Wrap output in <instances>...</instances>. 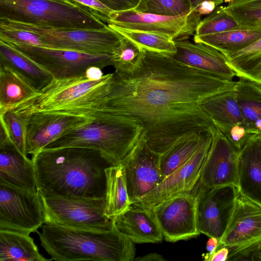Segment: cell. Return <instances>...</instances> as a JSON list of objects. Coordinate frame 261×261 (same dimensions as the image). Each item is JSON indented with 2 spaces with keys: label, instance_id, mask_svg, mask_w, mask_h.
Returning <instances> with one entry per match:
<instances>
[{
  "label": "cell",
  "instance_id": "cell-47",
  "mask_svg": "<svg viewBox=\"0 0 261 261\" xmlns=\"http://www.w3.org/2000/svg\"><path fill=\"white\" fill-rule=\"evenodd\" d=\"M238 1V0H224V1H225V2H227V3H231V2H234V1Z\"/></svg>",
  "mask_w": 261,
  "mask_h": 261
},
{
  "label": "cell",
  "instance_id": "cell-30",
  "mask_svg": "<svg viewBox=\"0 0 261 261\" xmlns=\"http://www.w3.org/2000/svg\"><path fill=\"white\" fill-rule=\"evenodd\" d=\"M106 195L104 215L113 219L132 204L128 197L123 165H112L105 170Z\"/></svg>",
  "mask_w": 261,
  "mask_h": 261
},
{
  "label": "cell",
  "instance_id": "cell-32",
  "mask_svg": "<svg viewBox=\"0 0 261 261\" xmlns=\"http://www.w3.org/2000/svg\"><path fill=\"white\" fill-rule=\"evenodd\" d=\"M225 55L236 76L261 83V38L240 50Z\"/></svg>",
  "mask_w": 261,
  "mask_h": 261
},
{
  "label": "cell",
  "instance_id": "cell-28",
  "mask_svg": "<svg viewBox=\"0 0 261 261\" xmlns=\"http://www.w3.org/2000/svg\"><path fill=\"white\" fill-rule=\"evenodd\" d=\"M35 99H30L0 112L1 124L5 127L12 143L26 157L27 130L31 117L35 111Z\"/></svg>",
  "mask_w": 261,
  "mask_h": 261
},
{
  "label": "cell",
  "instance_id": "cell-43",
  "mask_svg": "<svg viewBox=\"0 0 261 261\" xmlns=\"http://www.w3.org/2000/svg\"><path fill=\"white\" fill-rule=\"evenodd\" d=\"M133 260L138 261H163L165 260L161 255L159 254L156 253H151L147 254L143 256H140L137 258H135Z\"/></svg>",
  "mask_w": 261,
  "mask_h": 261
},
{
  "label": "cell",
  "instance_id": "cell-37",
  "mask_svg": "<svg viewBox=\"0 0 261 261\" xmlns=\"http://www.w3.org/2000/svg\"><path fill=\"white\" fill-rule=\"evenodd\" d=\"M142 50L133 42L123 37L120 45L113 54V66L115 71L130 69L137 62Z\"/></svg>",
  "mask_w": 261,
  "mask_h": 261
},
{
  "label": "cell",
  "instance_id": "cell-21",
  "mask_svg": "<svg viewBox=\"0 0 261 261\" xmlns=\"http://www.w3.org/2000/svg\"><path fill=\"white\" fill-rule=\"evenodd\" d=\"M112 221L114 226L134 243H155L163 239L152 209L132 204Z\"/></svg>",
  "mask_w": 261,
  "mask_h": 261
},
{
  "label": "cell",
  "instance_id": "cell-11",
  "mask_svg": "<svg viewBox=\"0 0 261 261\" xmlns=\"http://www.w3.org/2000/svg\"><path fill=\"white\" fill-rule=\"evenodd\" d=\"M201 16L194 10L176 16L143 13L134 9L112 11L108 24L133 31L167 36L174 41L188 39L194 35Z\"/></svg>",
  "mask_w": 261,
  "mask_h": 261
},
{
  "label": "cell",
  "instance_id": "cell-38",
  "mask_svg": "<svg viewBox=\"0 0 261 261\" xmlns=\"http://www.w3.org/2000/svg\"><path fill=\"white\" fill-rule=\"evenodd\" d=\"M0 40L10 43L46 47L37 34L21 29L0 27Z\"/></svg>",
  "mask_w": 261,
  "mask_h": 261
},
{
  "label": "cell",
  "instance_id": "cell-18",
  "mask_svg": "<svg viewBox=\"0 0 261 261\" xmlns=\"http://www.w3.org/2000/svg\"><path fill=\"white\" fill-rule=\"evenodd\" d=\"M111 73L101 78L85 75L70 79L56 80L42 90L35 99V111L54 112L74 103L87 95L102 84Z\"/></svg>",
  "mask_w": 261,
  "mask_h": 261
},
{
  "label": "cell",
  "instance_id": "cell-22",
  "mask_svg": "<svg viewBox=\"0 0 261 261\" xmlns=\"http://www.w3.org/2000/svg\"><path fill=\"white\" fill-rule=\"evenodd\" d=\"M260 139L250 140L240 151L238 182L240 192L261 206Z\"/></svg>",
  "mask_w": 261,
  "mask_h": 261
},
{
  "label": "cell",
  "instance_id": "cell-8",
  "mask_svg": "<svg viewBox=\"0 0 261 261\" xmlns=\"http://www.w3.org/2000/svg\"><path fill=\"white\" fill-rule=\"evenodd\" d=\"M261 244V206L238 188L234 206L217 249L226 247L227 260H249ZM216 249V250H217Z\"/></svg>",
  "mask_w": 261,
  "mask_h": 261
},
{
  "label": "cell",
  "instance_id": "cell-13",
  "mask_svg": "<svg viewBox=\"0 0 261 261\" xmlns=\"http://www.w3.org/2000/svg\"><path fill=\"white\" fill-rule=\"evenodd\" d=\"M151 209L167 241L188 240L200 234L197 226L195 187L190 191L166 199Z\"/></svg>",
  "mask_w": 261,
  "mask_h": 261
},
{
  "label": "cell",
  "instance_id": "cell-44",
  "mask_svg": "<svg viewBox=\"0 0 261 261\" xmlns=\"http://www.w3.org/2000/svg\"><path fill=\"white\" fill-rule=\"evenodd\" d=\"M207 2H214L219 6L223 3L224 0H189L191 10H196L202 3Z\"/></svg>",
  "mask_w": 261,
  "mask_h": 261
},
{
  "label": "cell",
  "instance_id": "cell-42",
  "mask_svg": "<svg viewBox=\"0 0 261 261\" xmlns=\"http://www.w3.org/2000/svg\"><path fill=\"white\" fill-rule=\"evenodd\" d=\"M229 250L226 247H223L216 250L212 253H206L202 255L203 259L206 261H225L227 260Z\"/></svg>",
  "mask_w": 261,
  "mask_h": 261
},
{
  "label": "cell",
  "instance_id": "cell-24",
  "mask_svg": "<svg viewBox=\"0 0 261 261\" xmlns=\"http://www.w3.org/2000/svg\"><path fill=\"white\" fill-rule=\"evenodd\" d=\"M234 91L243 124L255 137L261 138V83L239 77Z\"/></svg>",
  "mask_w": 261,
  "mask_h": 261
},
{
  "label": "cell",
  "instance_id": "cell-17",
  "mask_svg": "<svg viewBox=\"0 0 261 261\" xmlns=\"http://www.w3.org/2000/svg\"><path fill=\"white\" fill-rule=\"evenodd\" d=\"M92 118L63 113L34 111L27 134V152L34 155L64 134L80 127Z\"/></svg>",
  "mask_w": 261,
  "mask_h": 261
},
{
  "label": "cell",
  "instance_id": "cell-9",
  "mask_svg": "<svg viewBox=\"0 0 261 261\" xmlns=\"http://www.w3.org/2000/svg\"><path fill=\"white\" fill-rule=\"evenodd\" d=\"M8 43L42 66L56 80L85 75L87 70L93 67L102 69L107 66H113V54H90L71 50Z\"/></svg>",
  "mask_w": 261,
  "mask_h": 261
},
{
  "label": "cell",
  "instance_id": "cell-48",
  "mask_svg": "<svg viewBox=\"0 0 261 261\" xmlns=\"http://www.w3.org/2000/svg\"><path fill=\"white\" fill-rule=\"evenodd\" d=\"M52 1H56L62 2H69L68 1V0H52Z\"/></svg>",
  "mask_w": 261,
  "mask_h": 261
},
{
  "label": "cell",
  "instance_id": "cell-36",
  "mask_svg": "<svg viewBox=\"0 0 261 261\" xmlns=\"http://www.w3.org/2000/svg\"><path fill=\"white\" fill-rule=\"evenodd\" d=\"M134 10L164 16H176L191 11L189 0H140Z\"/></svg>",
  "mask_w": 261,
  "mask_h": 261
},
{
  "label": "cell",
  "instance_id": "cell-7",
  "mask_svg": "<svg viewBox=\"0 0 261 261\" xmlns=\"http://www.w3.org/2000/svg\"><path fill=\"white\" fill-rule=\"evenodd\" d=\"M45 218V223L75 229L108 231L112 219L104 215L105 197L97 198L61 196L38 190Z\"/></svg>",
  "mask_w": 261,
  "mask_h": 261
},
{
  "label": "cell",
  "instance_id": "cell-15",
  "mask_svg": "<svg viewBox=\"0 0 261 261\" xmlns=\"http://www.w3.org/2000/svg\"><path fill=\"white\" fill-rule=\"evenodd\" d=\"M124 167L131 204L138 202L163 180L160 155L141 140L121 163Z\"/></svg>",
  "mask_w": 261,
  "mask_h": 261
},
{
  "label": "cell",
  "instance_id": "cell-49",
  "mask_svg": "<svg viewBox=\"0 0 261 261\" xmlns=\"http://www.w3.org/2000/svg\"><path fill=\"white\" fill-rule=\"evenodd\" d=\"M260 148H261V139H260Z\"/></svg>",
  "mask_w": 261,
  "mask_h": 261
},
{
  "label": "cell",
  "instance_id": "cell-27",
  "mask_svg": "<svg viewBox=\"0 0 261 261\" xmlns=\"http://www.w3.org/2000/svg\"><path fill=\"white\" fill-rule=\"evenodd\" d=\"M199 106L219 130L243 122L234 89L208 97Z\"/></svg>",
  "mask_w": 261,
  "mask_h": 261
},
{
  "label": "cell",
  "instance_id": "cell-19",
  "mask_svg": "<svg viewBox=\"0 0 261 261\" xmlns=\"http://www.w3.org/2000/svg\"><path fill=\"white\" fill-rule=\"evenodd\" d=\"M175 44L176 53L169 55L179 62L226 80H232L236 76L226 56L214 47L188 39L175 41Z\"/></svg>",
  "mask_w": 261,
  "mask_h": 261
},
{
  "label": "cell",
  "instance_id": "cell-29",
  "mask_svg": "<svg viewBox=\"0 0 261 261\" xmlns=\"http://www.w3.org/2000/svg\"><path fill=\"white\" fill-rule=\"evenodd\" d=\"M42 255L30 234L0 230V261H49Z\"/></svg>",
  "mask_w": 261,
  "mask_h": 261
},
{
  "label": "cell",
  "instance_id": "cell-25",
  "mask_svg": "<svg viewBox=\"0 0 261 261\" xmlns=\"http://www.w3.org/2000/svg\"><path fill=\"white\" fill-rule=\"evenodd\" d=\"M41 93L16 70L0 64V112L36 98Z\"/></svg>",
  "mask_w": 261,
  "mask_h": 261
},
{
  "label": "cell",
  "instance_id": "cell-20",
  "mask_svg": "<svg viewBox=\"0 0 261 261\" xmlns=\"http://www.w3.org/2000/svg\"><path fill=\"white\" fill-rule=\"evenodd\" d=\"M0 181L31 192L38 193L33 161L23 155L9 138L0 142Z\"/></svg>",
  "mask_w": 261,
  "mask_h": 261
},
{
  "label": "cell",
  "instance_id": "cell-35",
  "mask_svg": "<svg viewBox=\"0 0 261 261\" xmlns=\"http://www.w3.org/2000/svg\"><path fill=\"white\" fill-rule=\"evenodd\" d=\"M239 25L226 11L225 6H218L212 13L201 20L193 36L219 33Z\"/></svg>",
  "mask_w": 261,
  "mask_h": 261
},
{
  "label": "cell",
  "instance_id": "cell-39",
  "mask_svg": "<svg viewBox=\"0 0 261 261\" xmlns=\"http://www.w3.org/2000/svg\"><path fill=\"white\" fill-rule=\"evenodd\" d=\"M220 131L239 151H240L250 140L258 138L250 132L243 123L234 125Z\"/></svg>",
  "mask_w": 261,
  "mask_h": 261
},
{
  "label": "cell",
  "instance_id": "cell-16",
  "mask_svg": "<svg viewBox=\"0 0 261 261\" xmlns=\"http://www.w3.org/2000/svg\"><path fill=\"white\" fill-rule=\"evenodd\" d=\"M239 151L217 128L198 183L207 189L232 185L238 187Z\"/></svg>",
  "mask_w": 261,
  "mask_h": 261
},
{
  "label": "cell",
  "instance_id": "cell-31",
  "mask_svg": "<svg viewBox=\"0 0 261 261\" xmlns=\"http://www.w3.org/2000/svg\"><path fill=\"white\" fill-rule=\"evenodd\" d=\"M206 133L194 134L182 138L160 155V168L163 180L193 155Z\"/></svg>",
  "mask_w": 261,
  "mask_h": 261
},
{
  "label": "cell",
  "instance_id": "cell-5",
  "mask_svg": "<svg viewBox=\"0 0 261 261\" xmlns=\"http://www.w3.org/2000/svg\"><path fill=\"white\" fill-rule=\"evenodd\" d=\"M0 18L54 29L100 30L108 27L79 6L52 0H0Z\"/></svg>",
  "mask_w": 261,
  "mask_h": 261
},
{
  "label": "cell",
  "instance_id": "cell-4",
  "mask_svg": "<svg viewBox=\"0 0 261 261\" xmlns=\"http://www.w3.org/2000/svg\"><path fill=\"white\" fill-rule=\"evenodd\" d=\"M143 139L142 127L133 121L115 117L93 118L86 124L61 135L44 149L67 147L96 149L111 165H116L121 163Z\"/></svg>",
  "mask_w": 261,
  "mask_h": 261
},
{
  "label": "cell",
  "instance_id": "cell-2",
  "mask_svg": "<svg viewBox=\"0 0 261 261\" xmlns=\"http://www.w3.org/2000/svg\"><path fill=\"white\" fill-rule=\"evenodd\" d=\"M38 190L61 196L97 198L106 195L105 169L112 165L96 149H43L32 155Z\"/></svg>",
  "mask_w": 261,
  "mask_h": 261
},
{
  "label": "cell",
  "instance_id": "cell-26",
  "mask_svg": "<svg viewBox=\"0 0 261 261\" xmlns=\"http://www.w3.org/2000/svg\"><path fill=\"white\" fill-rule=\"evenodd\" d=\"M261 38L260 27L239 25L219 33L194 36L193 40L219 50L224 55L240 50Z\"/></svg>",
  "mask_w": 261,
  "mask_h": 261
},
{
  "label": "cell",
  "instance_id": "cell-6",
  "mask_svg": "<svg viewBox=\"0 0 261 261\" xmlns=\"http://www.w3.org/2000/svg\"><path fill=\"white\" fill-rule=\"evenodd\" d=\"M0 27L33 32L46 47L90 54H113L123 38L108 25L100 30L54 29L0 18Z\"/></svg>",
  "mask_w": 261,
  "mask_h": 261
},
{
  "label": "cell",
  "instance_id": "cell-40",
  "mask_svg": "<svg viewBox=\"0 0 261 261\" xmlns=\"http://www.w3.org/2000/svg\"><path fill=\"white\" fill-rule=\"evenodd\" d=\"M72 4L79 6L93 16L108 23L112 11L102 4L98 0H68Z\"/></svg>",
  "mask_w": 261,
  "mask_h": 261
},
{
  "label": "cell",
  "instance_id": "cell-34",
  "mask_svg": "<svg viewBox=\"0 0 261 261\" xmlns=\"http://www.w3.org/2000/svg\"><path fill=\"white\" fill-rule=\"evenodd\" d=\"M225 8L239 25L261 26V0H238Z\"/></svg>",
  "mask_w": 261,
  "mask_h": 261
},
{
  "label": "cell",
  "instance_id": "cell-46",
  "mask_svg": "<svg viewBox=\"0 0 261 261\" xmlns=\"http://www.w3.org/2000/svg\"><path fill=\"white\" fill-rule=\"evenodd\" d=\"M251 260H261V244L252 253Z\"/></svg>",
  "mask_w": 261,
  "mask_h": 261
},
{
  "label": "cell",
  "instance_id": "cell-41",
  "mask_svg": "<svg viewBox=\"0 0 261 261\" xmlns=\"http://www.w3.org/2000/svg\"><path fill=\"white\" fill-rule=\"evenodd\" d=\"M109 9L114 12L134 9L140 0H98Z\"/></svg>",
  "mask_w": 261,
  "mask_h": 261
},
{
  "label": "cell",
  "instance_id": "cell-23",
  "mask_svg": "<svg viewBox=\"0 0 261 261\" xmlns=\"http://www.w3.org/2000/svg\"><path fill=\"white\" fill-rule=\"evenodd\" d=\"M0 64L16 70L40 91L48 86L54 80L51 74L42 66L10 44L1 40Z\"/></svg>",
  "mask_w": 261,
  "mask_h": 261
},
{
  "label": "cell",
  "instance_id": "cell-45",
  "mask_svg": "<svg viewBox=\"0 0 261 261\" xmlns=\"http://www.w3.org/2000/svg\"><path fill=\"white\" fill-rule=\"evenodd\" d=\"M219 240L215 237H210L206 245V249L208 253L214 252L217 248Z\"/></svg>",
  "mask_w": 261,
  "mask_h": 261
},
{
  "label": "cell",
  "instance_id": "cell-3",
  "mask_svg": "<svg viewBox=\"0 0 261 261\" xmlns=\"http://www.w3.org/2000/svg\"><path fill=\"white\" fill-rule=\"evenodd\" d=\"M37 231L42 247L59 261H133L134 243L114 226L108 231L72 228L44 223Z\"/></svg>",
  "mask_w": 261,
  "mask_h": 261
},
{
  "label": "cell",
  "instance_id": "cell-10",
  "mask_svg": "<svg viewBox=\"0 0 261 261\" xmlns=\"http://www.w3.org/2000/svg\"><path fill=\"white\" fill-rule=\"evenodd\" d=\"M45 222L40 194L0 181V230L30 234Z\"/></svg>",
  "mask_w": 261,
  "mask_h": 261
},
{
  "label": "cell",
  "instance_id": "cell-1",
  "mask_svg": "<svg viewBox=\"0 0 261 261\" xmlns=\"http://www.w3.org/2000/svg\"><path fill=\"white\" fill-rule=\"evenodd\" d=\"M235 84L168 54L142 49L130 69L112 73L95 117L136 122L147 146L161 155L182 138L216 129L199 103Z\"/></svg>",
  "mask_w": 261,
  "mask_h": 261
},
{
  "label": "cell",
  "instance_id": "cell-33",
  "mask_svg": "<svg viewBox=\"0 0 261 261\" xmlns=\"http://www.w3.org/2000/svg\"><path fill=\"white\" fill-rule=\"evenodd\" d=\"M108 25L133 42L141 49L168 55L173 54L176 51L175 41L167 36L147 32L129 30L110 24Z\"/></svg>",
  "mask_w": 261,
  "mask_h": 261
},
{
  "label": "cell",
  "instance_id": "cell-12",
  "mask_svg": "<svg viewBox=\"0 0 261 261\" xmlns=\"http://www.w3.org/2000/svg\"><path fill=\"white\" fill-rule=\"evenodd\" d=\"M195 189L198 230L220 240L231 216L238 187L227 185L207 189L197 182Z\"/></svg>",
  "mask_w": 261,
  "mask_h": 261
},
{
  "label": "cell",
  "instance_id": "cell-14",
  "mask_svg": "<svg viewBox=\"0 0 261 261\" xmlns=\"http://www.w3.org/2000/svg\"><path fill=\"white\" fill-rule=\"evenodd\" d=\"M214 130L205 133L198 148L185 164L133 204L151 209L175 195L192 190L200 178Z\"/></svg>",
  "mask_w": 261,
  "mask_h": 261
}]
</instances>
